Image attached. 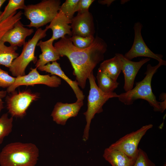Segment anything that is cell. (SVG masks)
<instances>
[{"label":"cell","mask_w":166,"mask_h":166,"mask_svg":"<svg viewBox=\"0 0 166 166\" xmlns=\"http://www.w3.org/2000/svg\"><path fill=\"white\" fill-rule=\"evenodd\" d=\"M18 47L7 46L0 41V65L9 68L14 61L19 56L16 50Z\"/></svg>","instance_id":"ffe728a7"},{"label":"cell","mask_w":166,"mask_h":166,"mask_svg":"<svg viewBox=\"0 0 166 166\" xmlns=\"http://www.w3.org/2000/svg\"><path fill=\"white\" fill-rule=\"evenodd\" d=\"M120 59L121 65V71L123 73L124 83V89L125 92L133 88L135 77L142 66L150 60V58L142 59L138 61H133L129 60L122 54L116 53Z\"/></svg>","instance_id":"8fae6325"},{"label":"cell","mask_w":166,"mask_h":166,"mask_svg":"<svg viewBox=\"0 0 166 166\" xmlns=\"http://www.w3.org/2000/svg\"><path fill=\"white\" fill-rule=\"evenodd\" d=\"M39 149L32 143L15 142L6 145L0 153L1 166H35Z\"/></svg>","instance_id":"7a4b0ae2"},{"label":"cell","mask_w":166,"mask_h":166,"mask_svg":"<svg viewBox=\"0 0 166 166\" xmlns=\"http://www.w3.org/2000/svg\"><path fill=\"white\" fill-rule=\"evenodd\" d=\"M23 14L20 11L15 12L6 19L0 22V41L4 34L12 28L16 23L20 21Z\"/></svg>","instance_id":"7402d4cb"},{"label":"cell","mask_w":166,"mask_h":166,"mask_svg":"<svg viewBox=\"0 0 166 166\" xmlns=\"http://www.w3.org/2000/svg\"><path fill=\"white\" fill-rule=\"evenodd\" d=\"M98 70L114 80L117 81L121 71V65L120 59L115 55L113 57L102 62Z\"/></svg>","instance_id":"d6986e66"},{"label":"cell","mask_w":166,"mask_h":166,"mask_svg":"<svg viewBox=\"0 0 166 166\" xmlns=\"http://www.w3.org/2000/svg\"><path fill=\"white\" fill-rule=\"evenodd\" d=\"M5 0H0V9L2 6V5L5 2ZM2 12H1L0 10V15L1 14Z\"/></svg>","instance_id":"d6a6232c"},{"label":"cell","mask_w":166,"mask_h":166,"mask_svg":"<svg viewBox=\"0 0 166 166\" xmlns=\"http://www.w3.org/2000/svg\"><path fill=\"white\" fill-rule=\"evenodd\" d=\"M71 26L72 36H94L95 33L93 17L89 11L77 14L72 19Z\"/></svg>","instance_id":"4fadbf2b"},{"label":"cell","mask_w":166,"mask_h":166,"mask_svg":"<svg viewBox=\"0 0 166 166\" xmlns=\"http://www.w3.org/2000/svg\"><path fill=\"white\" fill-rule=\"evenodd\" d=\"M61 3L59 0H43L37 4L26 6L24 14L30 21L26 26L38 29L50 22L57 14Z\"/></svg>","instance_id":"5b68a950"},{"label":"cell","mask_w":166,"mask_h":166,"mask_svg":"<svg viewBox=\"0 0 166 166\" xmlns=\"http://www.w3.org/2000/svg\"><path fill=\"white\" fill-rule=\"evenodd\" d=\"M153 127L150 124L128 134L112 144L109 148L120 151L135 160L137 157L138 144L146 132Z\"/></svg>","instance_id":"9c48e42d"},{"label":"cell","mask_w":166,"mask_h":166,"mask_svg":"<svg viewBox=\"0 0 166 166\" xmlns=\"http://www.w3.org/2000/svg\"><path fill=\"white\" fill-rule=\"evenodd\" d=\"M54 46L60 57L66 56L69 60L73 69L78 86L84 89L90 74L97 65L104 59L107 45L98 36L95 38L92 44L84 49L75 47L69 39L64 36L56 42Z\"/></svg>","instance_id":"6da1fadb"},{"label":"cell","mask_w":166,"mask_h":166,"mask_svg":"<svg viewBox=\"0 0 166 166\" xmlns=\"http://www.w3.org/2000/svg\"><path fill=\"white\" fill-rule=\"evenodd\" d=\"M53 42L49 39L45 41L40 40L38 42L37 45L40 47L42 53L39 55V58L35 63L36 68L45 65L51 61H56L60 59V56L53 45Z\"/></svg>","instance_id":"e0dca14e"},{"label":"cell","mask_w":166,"mask_h":166,"mask_svg":"<svg viewBox=\"0 0 166 166\" xmlns=\"http://www.w3.org/2000/svg\"><path fill=\"white\" fill-rule=\"evenodd\" d=\"M37 69L40 71L58 76L64 80L72 88L77 100H83L85 96L82 91L79 88L77 81H73L69 79L62 70L60 64L56 61L52 62V63H48L45 65L39 67Z\"/></svg>","instance_id":"2e32d148"},{"label":"cell","mask_w":166,"mask_h":166,"mask_svg":"<svg viewBox=\"0 0 166 166\" xmlns=\"http://www.w3.org/2000/svg\"><path fill=\"white\" fill-rule=\"evenodd\" d=\"M96 78L99 88L103 92H113L118 86L119 83L98 70Z\"/></svg>","instance_id":"44dd1931"},{"label":"cell","mask_w":166,"mask_h":166,"mask_svg":"<svg viewBox=\"0 0 166 166\" xmlns=\"http://www.w3.org/2000/svg\"><path fill=\"white\" fill-rule=\"evenodd\" d=\"M133 166H155V165L149 159L146 153L139 148L137 156Z\"/></svg>","instance_id":"4316f807"},{"label":"cell","mask_w":166,"mask_h":166,"mask_svg":"<svg viewBox=\"0 0 166 166\" xmlns=\"http://www.w3.org/2000/svg\"><path fill=\"white\" fill-rule=\"evenodd\" d=\"M7 93L6 91H0V98L2 99L5 97Z\"/></svg>","instance_id":"4dcf8cb0"},{"label":"cell","mask_w":166,"mask_h":166,"mask_svg":"<svg viewBox=\"0 0 166 166\" xmlns=\"http://www.w3.org/2000/svg\"><path fill=\"white\" fill-rule=\"evenodd\" d=\"M103 157L112 166H133L135 161L123 152L109 147L105 149Z\"/></svg>","instance_id":"ac0fdd59"},{"label":"cell","mask_w":166,"mask_h":166,"mask_svg":"<svg viewBox=\"0 0 166 166\" xmlns=\"http://www.w3.org/2000/svg\"><path fill=\"white\" fill-rule=\"evenodd\" d=\"M114 1V0H99L98 2L101 4H107V6H109Z\"/></svg>","instance_id":"f546056e"},{"label":"cell","mask_w":166,"mask_h":166,"mask_svg":"<svg viewBox=\"0 0 166 166\" xmlns=\"http://www.w3.org/2000/svg\"><path fill=\"white\" fill-rule=\"evenodd\" d=\"M83 104V101L81 100L71 104L58 102L55 105L51 116L57 124L64 125L69 118L77 116Z\"/></svg>","instance_id":"7c38bea8"},{"label":"cell","mask_w":166,"mask_h":166,"mask_svg":"<svg viewBox=\"0 0 166 166\" xmlns=\"http://www.w3.org/2000/svg\"><path fill=\"white\" fill-rule=\"evenodd\" d=\"M69 38L75 47L81 49L85 48L89 46L95 39V37L93 36L82 37L77 35H72Z\"/></svg>","instance_id":"484cf974"},{"label":"cell","mask_w":166,"mask_h":166,"mask_svg":"<svg viewBox=\"0 0 166 166\" xmlns=\"http://www.w3.org/2000/svg\"><path fill=\"white\" fill-rule=\"evenodd\" d=\"M80 1L81 0H66L61 6L59 11L72 20L75 12L79 10Z\"/></svg>","instance_id":"cb8c5ba5"},{"label":"cell","mask_w":166,"mask_h":166,"mask_svg":"<svg viewBox=\"0 0 166 166\" xmlns=\"http://www.w3.org/2000/svg\"><path fill=\"white\" fill-rule=\"evenodd\" d=\"M88 79L90 89L88 97L87 109L83 113L86 122L83 136L85 141L88 139L90 124L95 115L103 112V105L110 98L118 97V95L115 92L107 93L102 91L96 83L93 72L89 75Z\"/></svg>","instance_id":"277c9868"},{"label":"cell","mask_w":166,"mask_h":166,"mask_svg":"<svg viewBox=\"0 0 166 166\" xmlns=\"http://www.w3.org/2000/svg\"><path fill=\"white\" fill-rule=\"evenodd\" d=\"M34 32L33 29L25 27L19 21L4 34L1 41L8 42L13 46L21 47L26 42V38Z\"/></svg>","instance_id":"5bb4252c"},{"label":"cell","mask_w":166,"mask_h":166,"mask_svg":"<svg viewBox=\"0 0 166 166\" xmlns=\"http://www.w3.org/2000/svg\"><path fill=\"white\" fill-rule=\"evenodd\" d=\"M94 0H81L78 14H82L89 11V9Z\"/></svg>","instance_id":"f1b7e54d"},{"label":"cell","mask_w":166,"mask_h":166,"mask_svg":"<svg viewBox=\"0 0 166 166\" xmlns=\"http://www.w3.org/2000/svg\"><path fill=\"white\" fill-rule=\"evenodd\" d=\"M37 68H30L27 74L16 77L13 84L7 89V92L11 93L18 87L22 85L33 86L36 84H43L50 87H57L61 83L60 78L55 75H41Z\"/></svg>","instance_id":"ba28073f"},{"label":"cell","mask_w":166,"mask_h":166,"mask_svg":"<svg viewBox=\"0 0 166 166\" xmlns=\"http://www.w3.org/2000/svg\"><path fill=\"white\" fill-rule=\"evenodd\" d=\"M3 102L2 100V99L0 98V113L2 110L4 108Z\"/></svg>","instance_id":"1f68e13d"},{"label":"cell","mask_w":166,"mask_h":166,"mask_svg":"<svg viewBox=\"0 0 166 166\" xmlns=\"http://www.w3.org/2000/svg\"><path fill=\"white\" fill-rule=\"evenodd\" d=\"M71 23V20L59 11L50 24L45 27L48 29H51L52 31V36L49 39L54 41L59 38H63L66 34L72 36L71 27L69 25Z\"/></svg>","instance_id":"9a60e30c"},{"label":"cell","mask_w":166,"mask_h":166,"mask_svg":"<svg viewBox=\"0 0 166 166\" xmlns=\"http://www.w3.org/2000/svg\"><path fill=\"white\" fill-rule=\"evenodd\" d=\"M143 26L139 22L135 23L133 26L134 38L133 45L130 49L124 56L130 60L137 57H144L153 58L159 62L163 60V56L153 53L146 44L141 35Z\"/></svg>","instance_id":"30bf717a"},{"label":"cell","mask_w":166,"mask_h":166,"mask_svg":"<svg viewBox=\"0 0 166 166\" xmlns=\"http://www.w3.org/2000/svg\"><path fill=\"white\" fill-rule=\"evenodd\" d=\"M166 65V61L163 60L154 66L147 65L146 76L143 80L137 82L135 87L131 90L118 95L119 100L125 105H131L136 100L142 99L147 101L156 112H160V102L156 100L153 93L151 83L152 77L158 69L162 65Z\"/></svg>","instance_id":"3957f363"},{"label":"cell","mask_w":166,"mask_h":166,"mask_svg":"<svg viewBox=\"0 0 166 166\" xmlns=\"http://www.w3.org/2000/svg\"><path fill=\"white\" fill-rule=\"evenodd\" d=\"M6 98L7 109L12 117L22 118L31 104L38 100L40 94L27 89L18 92L15 91Z\"/></svg>","instance_id":"52a82bcc"},{"label":"cell","mask_w":166,"mask_h":166,"mask_svg":"<svg viewBox=\"0 0 166 166\" xmlns=\"http://www.w3.org/2000/svg\"><path fill=\"white\" fill-rule=\"evenodd\" d=\"M26 7L24 0H9L0 15V22L8 18L18 10H24Z\"/></svg>","instance_id":"603a6c76"},{"label":"cell","mask_w":166,"mask_h":166,"mask_svg":"<svg viewBox=\"0 0 166 166\" xmlns=\"http://www.w3.org/2000/svg\"><path fill=\"white\" fill-rule=\"evenodd\" d=\"M48 29L39 28L37 29L32 38L23 45L22 52L15 59L9 68L14 76L16 77L26 75V69L31 62L35 64L38 59L35 56V48L40 40L46 36Z\"/></svg>","instance_id":"8992f818"},{"label":"cell","mask_w":166,"mask_h":166,"mask_svg":"<svg viewBox=\"0 0 166 166\" xmlns=\"http://www.w3.org/2000/svg\"><path fill=\"white\" fill-rule=\"evenodd\" d=\"M15 78L10 75L7 72L2 70L0 67V87H9L14 83Z\"/></svg>","instance_id":"83f0119b"},{"label":"cell","mask_w":166,"mask_h":166,"mask_svg":"<svg viewBox=\"0 0 166 166\" xmlns=\"http://www.w3.org/2000/svg\"><path fill=\"white\" fill-rule=\"evenodd\" d=\"M13 120V117H9L7 113L3 114L0 117V144L12 132Z\"/></svg>","instance_id":"d4e9b609"}]
</instances>
